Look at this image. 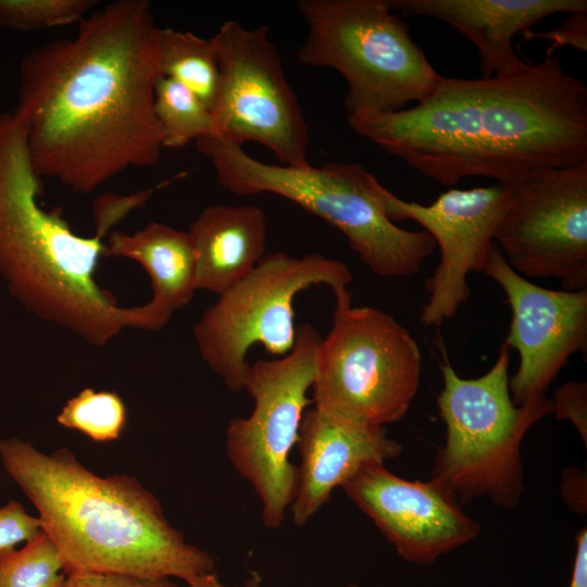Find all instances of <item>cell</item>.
Returning <instances> with one entry per match:
<instances>
[{
  "label": "cell",
  "mask_w": 587,
  "mask_h": 587,
  "mask_svg": "<svg viewBox=\"0 0 587 587\" xmlns=\"http://www.w3.org/2000/svg\"><path fill=\"white\" fill-rule=\"evenodd\" d=\"M158 30L149 1L116 0L22 59L13 112L41 178L89 193L159 162Z\"/></svg>",
  "instance_id": "1"
},
{
  "label": "cell",
  "mask_w": 587,
  "mask_h": 587,
  "mask_svg": "<svg viewBox=\"0 0 587 587\" xmlns=\"http://www.w3.org/2000/svg\"><path fill=\"white\" fill-rule=\"evenodd\" d=\"M351 129L444 186L489 177L513 188L587 162V86L560 58L499 76H441L410 109L348 114Z\"/></svg>",
  "instance_id": "2"
},
{
  "label": "cell",
  "mask_w": 587,
  "mask_h": 587,
  "mask_svg": "<svg viewBox=\"0 0 587 587\" xmlns=\"http://www.w3.org/2000/svg\"><path fill=\"white\" fill-rule=\"evenodd\" d=\"M5 472L39 513L68 575L179 578L214 572L211 554L188 544L159 499L136 478L99 476L66 448L46 454L18 438L0 440Z\"/></svg>",
  "instance_id": "3"
},
{
  "label": "cell",
  "mask_w": 587,
  "mask_h": 587,
  "mask_svg": "<svg viewBox=\"0 0 587 587\" xmlns=\"http://www.w3.org/2000/svg\"><path fill=\"white\" fill-rule=\"evenodd\" d=\"M42 178L27 149L24 122L0 113V276L10 294L38 319L104 347L126 328H162L146 304L125 308L101 287L97 268L104 237L76 234L40 203Z\"/></svg>",
  "instance_id": "4"
},
{
  "label": "cell",
  "mask_w": 587,
  "mask_h": 587,
  "mask_svg": "<svg viewBox=\"0 0 587 587\" xmlns=\"http://www.w3.org/2000/svg\"><path fill=\"white\" fill-rule=\"evenodd\" d=\"M195 142L223 188L238 196L270 192L295 202L341 232L378 276L413 275L434 252L427 232L403 229L388 218L375 190L377 178L359 163L268 164L216 137Z\"/></svg>",
  "instance_id": "5"
},
{
  "label": "cell",
  "mask_w": 587,
  "mask_h": 587,
  "mask_svg": "<svg viewBox=\"0 0 587 587\" xmlns=\"http://www.w3.org/2000/svg\"><path fill=\"white\" fill-rule=\"evenodd\" d=\"M509 362L510 347L503 342L491 369L479 377H460L447 359L440 365L437 405L446 440L436 453L430 478L451 489L461 504L487 497L505 510L517 505L524 490L522 440L552 412V401L545 396L513 403Z\"/></svg>",
  "instance_id": "6"
},
{
  "label": "cell",
  "mask_w": 587,
  "mask_h": 587,
  "mask_svg": "<svg viewBox=\"0 0 587 587\" xmlns=\"http://www.w3.org/2000/svg\"><path fill=\"white\" fill-rule=\"evenodd\" d=\"M296 7L307 24L298 59L345 78L348 114L403 110L441 78L388 0H298Z\"/></svg>",
  "instance_id": "7"
},
{
  "label": "cell",
  "mask_w": 587,
  "mask_h": 587,
  "mask_svg": "<svg viewBox=\"0 0 587 587\" xmlns=\"http://www.w3.org/2000/svg\"><path fill=\"white\" fill-rule=\"evenodd\" d=\"M335 299L333 325L319 348L313 407L379 427L401 420L420 387L417 342L387 312L352 307L351 295Z\"/></svg>",
  "instance_id": "8"
},
{
  "label": "cell",
  "mask_w": 587,
  "mask_h": 587,
  "mask_svg": "<svg viewBox=\"0 0 587 587\" xmlns=\"http://www.w3.org/2000/svg\"><path fill=\"white\" fill-rule=\"evenodd\" d=\"M348 266L320 253L265 254L253 271L220 295L192 327L200 355L232 391L243 390L248 351L261 345L276 357L297 339L295 299L303 290L328 286L335 298L350 295Z\"/></svg>",
  "instance_id": "9"
},
{
  "label": "cell",
  "mask_w": 587,
  "mask_h": 587,
  "mask_svg": "<svg viewBox=\"0 0 587 587\" xmlns=\"http://www.w3.org/2000/svg\"><path fill=\"white\" fill-rule=\"evenodd\" d=\"M322 338L312 325H298L288 354L250 364L243 390L253 398V410L247 417L230 420L225 429L228 459L261 500L262 522L271 529L282 525L296 494L298 472L289 454L312 404L308 392Z\"/></svg>",
  "instance_id": "10"
},
{
  "label": "cell",
  "mask_w": 587,
  "mask_h": 587,
  "mask_svg": "<svg viewBox=\"0 0 587 587\" xmlns=\"http://www.w3.org/2000/svg\"><path fill=\"white\" fill-rule=\"evenodd\" d=\"M212 40L220 67L212 111L216 138L237 147L262 145L283 165H309V125L268 27L225 21Z\"/></svg>",
  "instance_id": "11"
},
{
  "label": "cell",
  "mask_w": 587,
  "mask_h": 587,
  "mask_svg": "<svg viewBox=\"0 0 587 587\" xmlns=\"http://www.w3.org/2000/svg\"><path fill=\"white\" fill-rule=\"evenodd\" d=\"M494 240L520 275L587 289V162L537 172L511 188Z\"/></svg>",
  "instance_id": "12"
},
{
  "label": "cell",
  "mask_w": 587,
  "mask_h": 587,
  "mask_svg": "<svg viewBox=\"0 0 587 587\" xmlns=\"http://www.w3.org/2000/svg\"><path fill=\"white\" fill-rule=\"evenodd\" d=\"M375 190L390 221L416 222L440 250V261L425 280L429 297L420 317L424 325L439 327L467 301L470 273L483 272L511 188L498 183L471 189L451 188L427 205L397 197L378 179Z\"/></svg>",
  "instance_id": "13"
},
{
  "label": "cell",
  "mask_w": 587,
  "mask_h": 587,
  "mask_svg": "<svg viewBox=\"0 0 587 587\" xmlns=\"http://www.w3.org/2000/svg\"><path fill=\"white\" fill-rule=\"evenodd\" d=\"M483 273L503 290L511 308L505 344L520 357L509 378L513 403L522 405L544 397L569 359L587 351V289L553 290L516 273L494 242Z\"/></svg>",
  "instance_id": "14"
},
{
  "label": "cell",
  "mask_w": 587,
  "mask_h": 587,
  "mask_svg": "<svg viewBox=\"0 0 587 587\" xmlns=\"http://www.w3.org/2000/svg\"><path fill=\"white\" fill-rule=\"evenodd\" d=\"M341 488L398 554L414 564L430 565L480 532L447 486L433 478H402L383 462L362 465Z\"/></svg>",
  "instance_id": "15"
},
{
  "label": "cell",
  "mask_w": 587,
  "mask_h": 587,
  "mask_svg": "<svg viewBox=\"0 0 587 587\" xmlns=\"http://www.w3.org/2000/svg\"><path fill=\"white\" fill-rule=\"evenodd\" d=\"M296 494L292 521L305 525L330 499L336 487L369 462L400 455L402 447L386 435L385 427L367 425L308 408L299 429Z\"/></svg>",
  "instance_id": "16"
},
{
  "label": "cell",
  "mask_w": 587,
  "mask_h": 587,
  "mask_svg": "<svg viewBox=\"0 0 587 587\" xmlns=\"http://www.w3.org/2000/svg\"><path fill=\"white\" fill-rule=\"evenodd\" d=\"M404 16L434 17L471 41L482 77L504 75L524 64L513 37L557 13L587 12L586 0H388Z\"/></svg>",
  "instance_id": "17"
},
{
  "label": "cell",
  "mask_w": 587,
  "mask_h": 587,
  "mask_svg": "<svg viewBox=\"0 0 587 587\" xmlns=\"http://www.w3.org/2000/svg\"><path fill=\"white\" fill-rule=\"evenodd\" d=\"M188 233L196 254L197 290L224 294L266 254V215L255 205H209Z\"/></svg>",
  "instance_id": "18"
},
{
  "label": "cell",
  "mask_w": 587,
  "mask_h": 587,
  "mask_svg": "<svg viewBox=\"0 0 587 587\" xmlns=\"http://www.w3.org/2000/svg\"><path fill=\"white\" fill-rule=\"evenodd\" d=\"M107 257L136 261L147 272L152 297L147 307L165 326L173 314L187 305L197 290V262L187 232L150 222L134 234H109Z\"/></svg>",
  "instance_id": "19"
},
{
  "label": "cell",
  "mask_w": 587,
  "mask_h": 587,
  "mask_svg": "<svg viewBox=\"0 0 587 587\" xmlns=\"http://www.w3.org/2000/svg\"><path fill=\"white\" fill-rule=\"evenodd\" d=\"M159 76L172 79L213 111L220 85V67L212 37L171 27L158 30Z\"/></svg>",
  "instance_id": "20"
},
{
  "label": "cell",
  "mask_w": 587,
  "mask_h": 587,
  "mask_svg": "<svg viewBox=\"0 0 587 587\" xmlns=\"http://www.w3.org/2000/svg\"><path fill=\"white\" fill-rule=\"evenodd\" d=\"M154 115L163 148H182L203 137H217L213 112L178 83L159 76Z\"/></svg>",
  "instance_id": "21"
},
{
  "label": "cell",
  "mask_w": 587,
  "mask_h": 587,
  "mask_svg": "<svg viewBox=\"0 0 587 587\" xmlns=\"http://www.w3.org/2000/svg\"><path fill=\"white\" fill-rule=\"evenodd\" d=\"M57 422L96 442H108L116 440L123 433L127 409L116 391L84 388L65 402Z\"/></svg>",
  "instance_id": "22"
},
{
  "label": "cell",
  "mask_w": 587,
  "mask_h": 587,
  "mask_svg": "<svg viewBox=\"0 0 587 587\" xmlns=\"http://www.w3.org/2000/svg\"><path fill=\"white\" fill-rule=\"evenodd\" d=\"M65 578L60 553L43 530L21 549L0 551V587H62Z\"/></svg>",
  "instance_id": "23"
},
{
  "label": "cell",
  "mask_w": 587,
  "mask_h": 587,
  "mask_svg": "<svg viewBox=\"0 0 587 587\" xmlns=\"http://www.w3.org/2000/svg\"><path fill=\"white\" fill-rule=\"evenodd\" d=\"M97 0H0V27L34 32L79 23Z\"/></svg>",
  "instance_id": "24"
},
{
  "label": "cell",
  "mask_w": 587,
  "mask_h": 587,
  "mask_svg": "<svg viewBox=\"0 0 587 587\" xmlns=\"http://www.w3.org/2000/svg\"><path fill=\"white\" fill-rule=\"evenodd\" d=\"M186 175V172L178 173L150 188L129 195L107 192L99 196L92 205L95 233L100 234L104 238L108 237L118 223L134 210L145 205L157 191Z\"/></svg>",
  "instance_id": "25"
},
{
  "label": "cell",
  "mask_w": 587,
  "mask_h": 587,
  "mask_svg": "<svg viewBox=\"0 0 587 587\" xmlns=\"http://www.w3.org/2000/svg\"><path fill=\"white\" fill-rule=\"evenodd\" d=\"M41 530L39 519L29 515L18 502L0 507V551L27 542Z\"/></svg>",
  "instance_id": "26"
},
{
  "label": "cell",
  "mask_w": 587,
  "mask_h": 587,
  "mask_svg": "<svg viewBox=\"0 0 587 587\" xmlns=\"http://www.w3.org/2000/svg\"><path fill=\"white\" fill-rule=\"evenodd\" d=\"M525 41L532 39H549L550 47L546 54H554L559 48L570 46L575 50L587 51V12L567 14L563 23L551 30L537 33L525 30L520 34Z\"/></svg>",
  "instance_id": "27"
},
{
  "label": "cell",
  "mask_w": 587,
  "mask_h": 587,
  "mask_svg": "<svg viewBox=\"0 0 587 587\" xmlns=\"http://www.w3.org/2000/svg\"><path fill=\"white\" fill-rule=\"evenodd\" d=\"M552 401V412L558 420L570 421L587 441V385L586 382H567L557 391Z\"/></svg>",
  "instance_id": "28"
},
{
  "label": "cell",
  "mask_w": 587,
  "mask_h": 587,
  "mask_svg": "<svg viewBox=\"0 0 587 587\" xmlns=\"http://www.w3.org/2000/svg\"><path fill=\"white\" fill-rule=\"evenodd\" d=\"M62 587H180L171 578H139L112 574L68 575Z\"/></svg>",
  "instance_id": "29"
},
{
  "label": "cell",
  "mask_w": 587,
  "mask_h": 587,
  "mask_svg": "<svg viewBox=\"0 0 587 587\" xmlns=\"http://www.w3.org/2000/svg\"><path fill=\"white\" fill-rule=\"evenodd\" d=\"M576 552L569 587H587V529L580 528L575 536Z\"/></svg>",
  "instance_id": "30"
},
{
  "label": "cell",
  "mask_w": 587,
  "mask_h": 587,
  "mask_svg": "<svg viewBox=\"0 0 587 587\" xmlns=\"http://www.w3.org/2000/svg\"><path fill=\"white\" fill-rule=\"evenodd\" d=\"M187 585L188 587H226L218 580L214 572L199 575L192 580L188 582ZM248 587H252V584H249ZM346 587H359V586L355 584H350Z\"/></svg>",
  "instance_id": "31"
}]
</instances>
